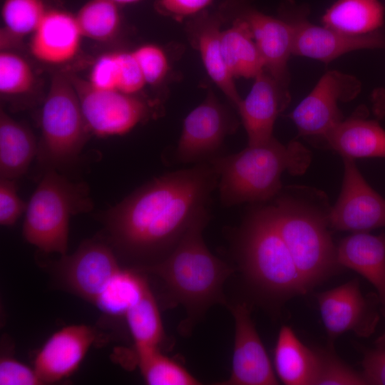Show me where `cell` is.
<instances>
[{"instance_id":"6da1fadb","label":"cell","mask_w":385,"mask_h":385,"mask_svg":"<svg viewBox=\"0 0 385 385\" xmlns=\"http://www.w3.org/2000/svg\"><path fill=\"white\" fill-rule=\"evenodd\" d=\"M217 184L211 164L199 163L153 179L110 209L106 240L120 262L140 269L165 259L209 208Z\"/></svg>"},{"instance_id":"7a4b0ae2","label":"cell","mask_w":385,"mask_h":385,"mask_svg":"<svg viewBox=\"0 0 385 385\" xmlns=\"http://www.w3.org/2000/svg\"><path fill=\"white\" fill-rule=\"evenodd\" d=\"M210 220L209 208L196 218L175 248L160 262L137 269L152 275L160 285L166 307L181 305L187 317L179 332L187 335L216 304L227 305L225 280L235 269L215 257L207 247L202 232Z\"/></svg>"},{"instance_id":"3957f363","label":"cell","mask_w":385,"mask_h":385,"mask_svg":"<svg viewBox=\"0 0 385 385\" xmlns=\"http://www.w3.org/2000/svg\"><path fill=\"white\" fill-rule=\"evenodd\" d=\"M332 207L324 192L304 185L283 187L269 205L308 290L329 277L339 265L329 232Z\"/></svg>"},{"instance_id":"277c9868","label":"cell","mask_w":385,"mask_h":385,"mask_svg":"<svg viewBox=\"0 0 385 385\" xmlns=\"http://www.w3.org/2000/svg\"><path fill=\"white\" fill-rule=\"evenodd\" d=\"M235 260L252 293L278 306L309 290L279 232L269 205L251 209L235 233Z\"/></svg>"},{"instance_id":"5b68a950","label":"cell","mask_w":385,"mask_h":385,"mask_svg":"<svg viewBox=\"0 0 385 385\" xmlns=\"http://www.w3.org/2000/svg\"><path fill=\"white\" fill-rule=\"evenodd\" d=\"M312 153L298 141L282 144L274 137L267 143L221 155L209 162L218 175L217 188L226 207L263 203L273 200L283 188L284 172L304 173Z\"/></svg>"},{"instance_id":"8992f818","label":"cell","mask_w":385,"mask_h":385,"mask_svg":"<svg viewBox=\"0 0 385 385\" xmlns=\"http://www.w3.org/2000/svg\"><path fill=\"white\" fill-rule=\"evenodd\" d=\"M92 204L87 185L48 170L27 202L23 235L42 252L65 255L71 217L89 211Z\"/></svg>"},{"instance_id":"52a82bcc","label":"cell","mask_w":385,"mask_h":385,"mask_svg":"<svg viewBox=\"0 0 385 385\" xmlns=\"http://www.w3.org/2000/svg\"><path fill=\"white\" fill-rule=\"evenodd\" d=\"M41 136L36 159L43 170H56L75 162L89 133L79 98L68 76L55 73L41 111Z\"/></svg>"},{"instance_id":"ba28073f","label":"cell","mask_w":385,"mask_h":385,"mask_svg":"<svg viewBox=\"0 0 385 385\" xmlns=\"http://www.w3.org/2000/svg\"><path fill=\"white\" fill-rule=\"evenodd\" d=\"M123 264L106 240L83 242L71 255L50 264V273L61 287L93 306Z\"/></svg>"},{"instance_id":"9c48e42d","label":"cell","mask_w":385,"mask_h":385,"mask_svg":"<svg viewBox=\"0 0 385 385\" xmlns=\"http://www.w3.org/2000/svg\"><path fill=\"white\" fill-rule=\"evenodd\" d=\"M68 76L88 128L96 135H123L151 116L150 104L138 95L98 89L87 80Z\"/></svg>"},{"instance_id":"30bf717a","label":"cell","mask_w":385,"mask_h":385,"mask_svg":"<svg viewBox=\"0 0 385 385\" xmlns=\"http://www.w3.org/2000/svg\"><path fill=\"white\" fill-rule=\"evenodd\" d=\"M281 11L282 18L293 28L292 55L327 63L350 51L385 48V36L380 31L353 35L313 24L307 19V9L291 1L284 4Z\"/></svg>"},{"instance_id":"8fae6325","label":"cell","mask_w":385,"mask_h":385,"mask_svg":"<svg viewBox=\"0 0 385 385\" xmlns=\"http://www.w3.org/2000/svg\"><path fill=\"white\" fill-rule=\"evenodd\" d=\"M237 126L235 118L210 93L185 117L175 150V160L196 165L223 155L225 139Z\"/></svg>"},{"instance_id":"7c38bea8","label":"cell","mask_w":385,"mask_h":385,"mask_svg":"<svg viewBox=\"0 0 385 385\" xmlns=\"http://www.w3.org/2000/svg\"><path fill=\"white\" fill-rule=\"evenodd\" d=\"M360 91L361 83L356 77L327 71L290 115L299 136L321 139L344 119L338 103L353 100Z\"/></svg>"},{"instance_id":"4fadbf2b","label":"cell","mask_w":385,"mask_h":385,"mask_svg":"<svg viewBox=\"0 0 385 385\" xmlns=\"http://www.w3.org/2000/svg\"><path fill=\"white\" fill-rule=\"evenodd\" d=\"M317 299L330 345L345 332L364 338L374 333L379 321V299L374 293L364 296L357 279L317 294Z\"/></svg>"},{"instance_id":"5bb4252c","label":"cell","mask_w":385,"mask_h":385,"mask_svg":"<svg viewBox=\"0 0 385 385\" xmlns=\"http://www.w3.org/2000/svg\"><path fill=\"white\" fill-rule=\"evenodd\" d=\"M342 159L344 178L339 196L332 207L331 228L362 232L385 227V199L367 183L354 159Z\"/></svg>"},{"instance_id":"9a60e30c","label":"cell","mask_w":385,"mask_h":385,"mask_svg":"<svg viewBox=\"0 0 385 385\" xmlns=\"http://www.w3.org/2000/svg\"><path fill=\"white\" fill-rule=\"evenodd\" d=\"M235 320V341L230 377L221 385H277L265 347L245 302H227Z\"/></svg>"},{"instance_id":"2e32d148","label":"cell","mask_w":385,"mask_h":385,"mask_svg":"<svg viewBox=\"0 0 385 385\" xmlns=\"http://www.w3.org/2000/svg\"><path fill=\"white\" fill-rule=\"evenodd\" d=\"M248 0H231L227 6L248 24L265 64V69L284 88H289V58L292 55L293 28L283 18L265 14Z\"/></svg>"},{"instance_id":"e0dca14e","label":"cell","mask_w":385,"mask_h":385,"mask_svg":"<svg viewBox=\"0 0 385 385\" xmlns=\"http://www.w3.org/2000/svg\"><path fill=\"white\" fill-rule=\"evenodd\" d=\"M97 337L96 329L86 324L66 326L50 336L34 361V368L43 384L58 382L71 376Z\"/></svg>"},{"instance_id":"ac0fdd59","label":"cell","mask_w":385,"mask_h":385,"mask_svg":"<svg viewBox=\"0 0 385 385\" xmlns=\"http://www.w3.org/2000/svg\"><path fill=\"white\" fill-rule=\"evenodd\" d=\"M290 99L289 90L265 69L254 78L250 92L237 108L247 132L248 145L263 144L274 137L275 120Z\"/></svg>"},{"instance_id":"d6986e66","label":"cell","mask_w":385,"mask_h":385,"mask_svg":"<svg viewBox=\"0 0 385 385\" xmlns=\"http://www.w3.org/2000/svg\"><path fill=\"white\" fill-rule=\"evenodd\" d=\"M31 36V53L38 61L50 65L71 61L83 38L75 15L59 9H48Z\"/></svg>"},{"instance_id":"ffe728a7","label":"cell","mask_w":385,"mask_h":385,"mask_svg":"<svg viewBox=\"0 0 385 385\" xmlns=\"http://www.w3.org/2000/svg\"><path fill=\"white\" fill-rule=\"evenodd\" d=\"M365 108H359L321 140L342 157L353 159L385 158V130L377 120L368 119Z\"/></svg>"},{"instance_id":"44dd1931","label":"cell","mask_w":385,"mask_h":385,"mask_svg":"<svg viewBox=\"0 0 385 385\" xmlns=\"http://www.w3.org/2000/svg\"><path fill=\"white\" fill-rule=\"evenodd\" d=\"M337 256L340 266L357 272L374 287L385 317V234L354 232L341 241Z\"/></svg>"},{"instance_id":"7402d4cb","label":"cell","mask_w":385,"mask_h":385,"mask_svg":"<svg viewBox=\"0 0 385 385\" xmlns=\"http://www.w3.org/2000/svg\"><path fill=\"white\" fill-rule=\"evenodd\" d=\"M218 15L204 11L195 16L191 26L194 43L200 53L204 67L212 81L237 108L242 98L223 58L220 46L221 20Z\"/></svg>"},{"instance_id":"603a6c76","label":"cell","mask_w":385,"mask_h":385,"mask_svg":"<svg viewBox=\"0 0 385 385\" xmlns=\"http://www.w3.org/2000/svg\"><path fill=\"white\" fill-rule=\"evenodd\" d=\"M274 363L276 373L284 384L313 385L318 365L317 351L304 345L289 326L279 329Z\"/></svg>"},{"instance_id":"cb8c5ba5","label":"cell","mask_w":385,"mask_h":385,"mask_svg":"<svg viewBox=\"0 0 385 385\" xmlns=\"http://www.w3.org/2000/svg\"><path fill=\"white\" fill-rule=\"evenodd\" d=\"M233 21L220 35L222 53L235 78H255L265 64L247 21L232 11Z\"/></svg>"},{"instance_id":"d4e9b609","label":"cell","mask_w":385,"mask_h":385,"mask_svg":"<svg viewBox=\"0 0 385 385\" xmlns=\"http://www.w3.org/2000/svg\"><path fill=\"white\" fill-rule=\"evenodd\" d=\"M38 144L32 132L1 109V178L14 180L22 176L36 156Z\"/></svg>"},{"instance_id":"484cf974","label":"cell","mask_w":385,"mask_h":385,"mask_svg":"<svg viewBox=\"0 0 385 385\" xmlns=\"http://www.w3.org/2000/svg\"><path fill=\"white\" fill-rule=\"evenodd\" d=\"M87 81L98 89L130 95H137L146 85L132 51L101 55L92 65Z\"/></svg>"},{"instance_id":"4316f807","label":"cell","mask_w":385,"mask_h":385,"mask_svg":"<svg viewBox=\"0 0 385 385\" xmlns=\"http://www.w3.org/2000/svg\"><path fill=\"white\" fill-rule=\"evenodd\" d=\"M323 26L353 35L379 31L384 8L379 0H337L324 13Z\"/></svg>"},{"instance_id":"83f0119b","label":"cell","mask_w":385,"mask_h":385,"mask_svg":"<svg viewBox=\"0 0 385 385\" xmlns=\"http://www.w3.org/2000/svg\"><path fill=\"white\" fill-rule=\"evenodd\" d=\"M133 348H162L167 337L153 292H147L130 310L125 318Z\"/></svg>"},{"instance_id":"f1b7e54d","label":"cell","mask_w":385,"mask_h":385,"mask_svg":"<svg viewBox=\"0 0 385 385\" xmlns=\"http://www.w3.org/2000/svg\"><path fill=\"white\" fill-rule=\"evenodd\" d=\"M136 364L149 385H198L202 383L181 364L164 354L160 348H134Z\"/></svg>"},{"instance_id":"f546056e","label":"cell","mask_w":385,"mask_h":385,"mask_svg":"<svg viewBox=\"0 0 385 385\" xmlns=\"http://www.w3.org/2000/svg\"><path fill=\"white\" fill-rule=\"evenodd\" d=\"M119 5L111 0H89L75 15L83 37L105 41L115 36L121 23Z\"/></svg>"},{"instance_id":"4dcf8cb0","label":"cell","mask_w":385,"mask_h":385,"mask_svg":"<svg viewBox=\"0 0 385 385\" xmlns=\"http://www.w3.org/2000/svg\"><path fill=\"white\" fill-rule=\"evenodd\" d=\"M47 11L43 0H4L1 12L4 29L16 37L31 35Z\"/></svg>"},{"instance_id":"1f68e13d","label":"cell","mask_w":385,"mask_h":385,"mask_svg":"<svg viewBox=\"0 0 385 385\" xmlns=\"http://www.w3.org/2000/svg\"><path fill=\"white\" fill-rule=\"evenodd\" d=\"M35 75L29 62L9 51L0 53V93L3 96L25 95L31 91Z\"/></svg>"},{"instance_id":"d6a6232c","label":"cell","mask_w":385,"mask_h":385,"mask_svg":"<svg viewBox=\"0 0 385 385\" xmlns=\"http://www.w3.org/2000/svg\"><path fill=\"white\" fill-rule=\"evenodd\" d=\"M318 365L313 385H366L362 374L344 364L333 351L316 349Z\"/></svg>"},{"instance_id":"836d02e7","label":"cell","mask_w":385,"mask_h":385,"mask_svg":"<svg viewBox=\"0 0 385 385\" xmlns=\"http://www.w3.org/2000/svg\"><path fill=\"white\" fill-rule=\"evenodd\" d=\"M140 68L145 82L155 86L160 83L168 71V61L165 51L158 46L146 43L132 51Z\"/></svg>"},{"instance_id":"e575fe53","label":"cell","mask_w":385,"mask_h":385,"mask_svg":"<svg viewBox=\"0 0 385 385\" xmlns=\"http://www.w3.org/2000/svg\"><path fill=\"white\" fill-rule=\"evenodd\" d=\"M1 385H39L43 384L33 368L9 355L0 359Z\"/></svg>"},{"instance_id":"d590c367","label":"cell","mask_w":385,"mask_h":385,"mask_svg":"<svg viewBox=\"0 0 385 385\" xmlns=\"http://www.w3.org/2000/svg\"><path fill=\"white\" fill-rule=\"evenodd\" d=\"M27 203L18 195L14 180H0V223L3 226L14 225L26 211Z\"/></svg>"},{"instance_id":"8d00e7d4","label":"cell","mask_w":385,"mask_h":385,"mask_svg":"<svg viewBox=\"0 0 385 385\" xmlns=\"http://www.w3.org/2000/svg\"><path fill=\"white\" fill-rule=\"evenodd\" d=\"M212 1V0H157L155 8L158 13L181 21L202 13Z\"/></svg>"},{"instance_id":"74e56055","label":"cell","mask_w":385,"mask_h":385,"mask_svg":"<svg viewBox=\"0 0 385 385\" xmlns=\"http://www.w3.org/2000/svg\"><path fill=\"white\" fill-rule=\"evenodd\" d=\"M361 366L367 384L385 385V348L364 350Z\"/></svg>"},{"instance_id":"f35d334b","label":"cell","mask_w":385,"mask_h":385,"mask_svg":"<svg viewBox=\"0 0 385 385\" xmlns=\"http://www.w3.org/2000/svg\"><path fill=\"white\" fill-rule=\"evenodd\" d=\"M373 113L375 116L381 119L385 117V90L376 91L373 95Z\"/></svg>"},{"instance_id":"ab89813d","label":"cell","mask_w":385,"mask_h":385,"mask_svg":"<svg viewBox=\"0 0 385 385\" xmlns=\"http://www.w3.org/2000/svg\"><path fill=\"white\" fill-rule=\"evenodd\" d=\"M374 344L377 348H385V332L375 340Z\"/></svg>"},{"instance_id":"60d3db41","label":"cell","mask_w":385,"mask_h":385,"mask_svg":"<svg viewBox=\"0 0 385 385\" xmlns=\"http://www.w3.org/2000/svg\"><path fill=\"white\" fill-rule=\"evenodd\" d=\"M111 1L115 3L116 4L120 6V5L134 4L141 0H111Z\"/></svg>"}]
</instances>
